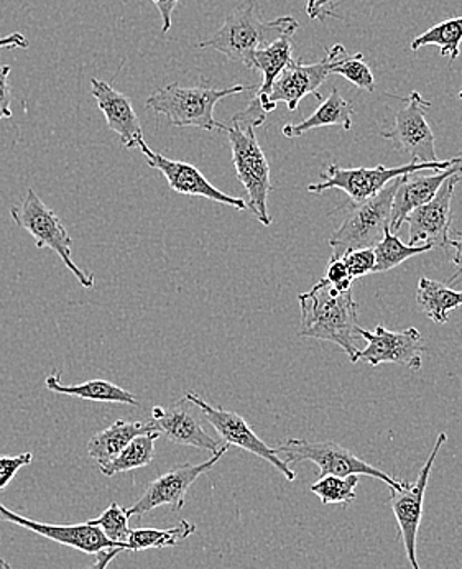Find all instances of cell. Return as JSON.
Here are the masks:
<instances>
[{"instance_id": "obj_41", "label": "cell", "mask_w": 462, "mask_h": 569, "mask_svg": "<svg viewBox=\"0 0 462 569\" xmlns=\"http://www.w3.org/2000/svg\"><path fill=\"white\" fill-rule=\"evenodd\" d=\"M450 247L454 249L453 263L458 267L456 276L451 279V283H453L458 279H462V232L456 239H451Z\"/></svg>"}, {"instance_id": "obj_4", "label": "cell", "mask_w": 462, "mask_h": 569, "mask_svg": "<svg viewBox=\"0 0 462 569\" xmlns=\"http://www.w3.org/2000/svg\"><path fill=\"white\" fill-rule=\"evenodd\" d=\"M10 216H12L17 228L23 229L36 239L37 249L48 247L53 250L60 257L61 262L68 267V270L77 277L81 287H94V276L91 272H84L73 260V239H71L70 232L64 228L57 212L40 200L33 188L27 190L22 203L10 208Z\"/></svg>"}, {"instance_id": "obj_16", "label": "cell", "mask_w": 462, "mask_h": 569, "mask_svg": "<svg viewBox=\"0 0 462 569\" xmlns=\"http://www.w3.org/2000/svg\"><path fill=\"white\" fill-rule=\"evenodd\" d=\"M139 149L142 150L149 167L159 170L169 181L171 190L177 191L178 194L207 198V200L215 201L219 204L232 206L239 211L248 209V203L242 198L231 197V194L222 193L221 190L212 187L194 164L167 159L162 153L153 152L145 142Z\"/></svg>"}, {"instance_id": "obj_6", "label": "cell", "mask_w": 462, "mask_h": 569, "mask_svg": "<svg viewBox=\"0 0 462 569\" xmlns=\"http://www.w3.org/2000/svg\"><path fill=\"white\" fill-rule=\"evenodd\" d=\"M403 177L386 184L371 200L352 206L342 224L330 238L333 259L359 249H374L382 241L383 232L390 228V212L396 188Z\"/></svg>"}, {"instance_id": "obj_10", "label": "cell", "mask_w": 462, "mask_h": 569, "mask_svg": "<svg viewBox=\"0 0 462 569\" xmlns=\"http://www.w3.org/2000/svg\"><path fill=\"white\" fill-rule=\"evenodd\" d=\"M228 451L229 447L224 445L218 452L212 455L211 459L201 462V465L184 462V465L174 466L170 471L163 472L162 476L153 479L149 488L143 492V496L130 509H127V516L142 517L162 506H170L174 512L183 509L184 502H187V493L191 486L204 472L211 471Z\"/></svg>"}, {"instance_id": "obj_31", "label": "cell", "mask_w": 462, "mask_h": 569, "mask_svg": "<svg viewBox=\"0 0 462 569\" xmlns=\"http://www.w3.org/2000/svg\"><path fill=\"white\" fill-rule=\"evenodd\" d=\"M359 486V476H348V478H338V476H323L311 486V492L324 503V506L349 507L354 502L355 490Z\"/></svg>"}, {"instance_id": "obj_26", "label": "cell", "mask_w": 462, "mask_h": 569, "mask_svg": "<svg viewBox=\"0 0 462 569\" xmlns=\"http://www.w3.org/2000/svg\"><path fill=\"white\" fill-rule=\"evenodd\" d=\"M162 437L160 431L153 433L140 435L133 438L129 445L114 459L99 466L102 475L112 478L121 472L133 471V469L145 468L155 458V441Z\"/></svg>"}, {"instance_id": "obj_35", "label": "cell", "mask_w": 462, "mask_h": 569, "mask_svg": "<svg viewBox=\"0 0 462 569\" xmlns=\"http://www.w3.org/2000/svg\"><path fill=\"white\" fill-rule=\"evenodd\" d=\"M323 279L328 283L333 284L334 288H338L339 291H351L352 283H354V279H352L341 257L328 263L327 273H324Z\"/></svg>"}, {"instance_id": "obj_42", "label": "cell", "mask_w": 462, "mask_h": 569, "mask_svg": "<svg viewBox=\"0 0 462 569\" xmlns=\"http://www.w3.org/2000/svg\"><path fill=\"white\" fill-rule=\"evenodd\" d=\"M0 569H13L10 567L9 561L3 560V558H0Z\"/></svg>"}, {"instance_id": "obj_14", "label": "cell", "mask_w": 462, "mask_h": 569, "mask_svg": "<svg viewBox=\"0 0 462 569\" xmlns=\"http://www.w3.org/2000/svg\"><path fill=\"white\" fill-rule=\"evenodd\" d=\"M358 335L368 342V348L361 349L359 361H368L372 367L405 366L413 372H419L423 366V338L416 328L389 331L385 326L378 325L375 331H368L359 326Z\"/></svg>"}, {"instance_id": "obj_37", "label": "cell", "mask_w": 462, "mask_h": 569, "mask_svg": "<svg viewBox=\"0 0 462 569\" xmlns=\"http://www.w3.org/2000/svg\"><path fill=\"white\" fill-rule=\"evenodd\" d=\"M12 68L9 64L0 67V119H10L12 112V92H10L9 77Z\"/></svg>"}, {"instance_id": "obj_19", "label": "cell", "mask_w": 462, "mask_h": 569, "mask_svg": "<svg viewBox=\"0 0 462 569\" xmlns=\"http://www.w3.org/2000/svg\"><path fill=\"white\" fill-rule=\"evenodd\" d=\"M152 420L155 421L160 433H165L171 443L207 449L212 455L222 448L218 440L207 433L201 421L181 406V402L170 408H153Z\"/></svg>"}, {"instance_id": "obj_9", "label": "cell", "mask_w": 462, "mask_h": 569, "mask_svg": "<svg viewBox=\"0 0 462 569\" xmlns=\"http://www.w3.org/2000/svg\"><path fill=\"white\" fill-rule=\"evenodd\" d=\"M184 402L200 408L204 420L214 428L215 433L221 437L224 445L244 449L257 458L263 459V461L272 465L277 471L282 472L287 481L292 482L297 479V472L290 468V462H287L280 456L279 449L270 448L269 445L263 443L241 415L224 410L221 407H212L207 400L201 399L198 393L193 392H188L184 396Z\"/></svg>"}, {"instance_id": "obj_32", "label": "cell", "mask_w": 462, "mask_h": 569, "mask_svg": "<svg viewBox=\"0 0 462 569\" xmlns=\"http://www.w3.org/2000/svg\"><path fill=\"white\" fill-rule=\"evenodd\" d=\"M129 519L127 510L122 509L119 503L112 502L98 519L89 520V523L101 529L109 540L121 545L125 550L127 537L130 533Z\"/></svg>"}, {"instance_id": "obj_15", "label": "cell", "mask_w": 462, "mask_h": 569, "mask_svg": "<svg viewBox=\"0 0 462 569\" xmlns=\"http://www.w3.org/2000/svg\"><path fill=\"white\" fill-rule=\"evenodd\" d=\"M460 181L462 171L451 174L426 204L410 212L405 221L410 226L409 246L450 247L451 204Z\"/></svg>"}, {"instance_id": "obj_24", "label": "cell", "mask_w": 462, "mask_h": 569, "mask_svg": "<svg viewBox=\"0 0 462 569\" xmlns=\"http://www.w3.org/2000/svg\"><path fill=\"white\" fill-rule=\"evenodd\" d=\"M292 39L293 37H282V39L275 40L253 53L252 70L262 73V82L257 86L253 98H265L280 73L292 63Z\"/></svg>"}, {"instance_id": "obj_44", "label": "cell", "mask_w": 462, "mask_h": 569, "mask_svg": "<svg viewBox=\"0 0 462 569\" xmlns=\"http://www.w3.org/2000/svg\"><path fill=\"white\" fill-rule=\"evenodd\" d=\"M462 153V152H461Z\"/></svg>"}, {"instance_id": "obj_33", "label": "cell", "mask_w": 462, "mask_h": 569, "mask_svg": "<svg viewBox=\"0 0 462 569\" xmlns=\"http://www.w3.org/2000/svg\"><path fill=\"white\" fill-rule=\"evenodd\" d=\"M341 259L344 260L345 267H348L349 273L354 280L374 273V249L351 250V252L344 253Z\"/></svg>"}, {"instance_id": "obj_38", "label": "cell", "mask_w": 462, "mask_h": 569, "mask_svg": "<svg viewBox=\"0 0 462 569\" xmlns=\"http://www.w3.org/2000/svg\"><path fill=\"white\" fill-rule=\"evenodd\" d=\"M153 6L159 9L160 16H162V32H170L171 22H173V12L177 9L178 0H149Z\"/></svg>"}, {"instance_id": "obj_23", "label": "cell", "mask_w": 462, "mask_h": 569, "mask_svg": "<svg viewBox=\"0 0 462 569\" xmlns=\"http://www.w3.org/2000/svg\"><path fill=\"white\" fill-rule=\"evenodd\" d=\"M352 114H354V108L351 102L342 98L338 88H333L330 98L323 101V104L310 118L300 123H287L282 132L289 139H297V137L303 136L310 130L320 129V127H342V129L349 130L352 127Z\"/></svg>"}, {"instance_id": "obj_13", "label": "cell", "mask_w": 462, "mask_h": 569, "mask_svg": "<svg viewBox=\"0 0 462 569\" xmlns=\"http://www.w3.org/2000/svg\"><path fill=\"white\" fill-rule=\"evenodd\" d=\"M333 68V57L327 50V57L318 63L303 64L300 60H293L273 82L272 89L265 98L257 99L262 106L263 112L270 114L275 111L277 104L283 102L289 111H297L298 104L304 96H314L323 101L320 88L328 80Z\"/></svg>"}, {"instance_id": "obj_12", "label": "cell", "mask_w": 462, "mask_h": 569, "mask_svg": "<svg viewBox=\"0 0 462 569\" xmlns=\"http://www.w3.org/2000/svg\"><path fill=\"white\" fill-rule=\"evenodd\" d=\"M446 433H440L433 451L428 456L426 462L420 469L419 478L415 485L406 486L402 492L392 490L390 496V506H392L393 516L399 523L400 537H402L403 547H405L406 560L412 569H421L419 555H416V541H419V530L421 519H423L424 496H426L428 481H430L431 471H433L434 461L438 452L446 443Z\"/></svg>"}, {"instance_id": "obj_40", "label": "cell", "mask_w": 462, "mask_h": 569, "mask_svg": "<svg viewBox=\"0 0 462 569\" xmlns=\"http://www.w3.org/2000/svg\"><path fill=\"white\" fill-rule=\"evenodd\" d=\"M122 551H125L124 548H112V550L101 551V553H98L94 563L89 565L84 569H108L111 561L116 560V557H119Z\"/></svg>"}, {"instance_id": "obj_8", "label": "cell", "mask_w": 462, "mask_h": 569, "mask_svg": "<svg viewBox=\"0 0 462 569\" xmlns=\"http://www.w3.org/2000/svg\"><path fill=\"white\" fill-rule=\"evenodd\" d=\"M277 449H279L280 455L285 456L287 462H314L320 468V478H323V476H338V478L369 476V478L385 482L390 489L396 490V492H402L409 486L403 479L392 478L382 469L369 465L364 459L358 458L354 452L339 447L333 441L311 443V441L290 438L282 447Z\"/></svg>"}, {"instance_id": "obj_36", "label": "cell", "mask_w": 462, "mask_h": 569, "mask_svg": "<svg viewBox=\"0 0 462 569\" xmlns=\"http://www.w3.org/2000/svg\"><path fill=\"white\" fill-rule=\"evenodd\" d=\"M342 0H308L307 13L311 20H318V22H324V20L341 19L338 16L337 9L341 6Z\"/></svg>"}, {"instance_id": "obj_27", "label": "cell", "mask_w": 462, "mask_h": 569, "mask_svg": "<svg viewBox=\"0 0 462 569\" xmlns=\"http://www.w3.org/2000/svg\"><path fill=\"white\" fill-rule=\"evenodd\" d=\"M197 531V526L190 520H181L180 526L171 529H135L130 530L125 541V550L145 551L150 548L177 547Z\"/></svg>"}, {"instance_id": "obj_1", "label": "cell", "mask_w": 462, "mask_h": 569, "mask_svg": "<svg viewBox=\"0 0 462 569\" xmlns=\"http://www.w3.org/2000/svg\"><path fill=\"white\" fill-rule=\"evenodd\" d=\"M301 308L300 336L321 339L338 345L358 365L361 349L358 348V301L352 291H339L321 279L307 293L298 295Z\"/></svg>"}, {"instance_id": "obj_18", "label": "cell", "mask_w": 462, "mask_h": 569, "mask_svg": "<svg viewBox=\"0 0 462 569\" xmlns=\"http://www.w3.org/2000/svg\"><path fill=\"white\" fill-rule=\"evenodd\" d=\"M91 96L104 114L109 129L118 133L125 149H139L143 140L142 126L129 96L112 88L109 82L91 78Z\"/></svg>"}, {"instance_id": "obj_11", "label": "cell", "mask_w": 462, "mask_h": 569, "mask_svg": "<svg viewBox=\"0 0 462 569\" xmlns=\"http://www.w3.org/2000/svg\"><path fill=\"white\" fill-rule=\"evenodd\" d=\"M405 101V108L395 114L393 127L380 133L383 139L392 140L395 149L409 157L410 162H438L433 130L426 121L430 102L424 101L419 91H413Z\"/></svg>"}, {"instance_id": "obj_30", "label": "cell", "mask_w": 462, "mask_h": 569, "mask_svg": "<svg viewBox=\"0 0 462 569\" xmlns=\"http://www.w3.org/2000/svg\"><path fill=\"white\" fill-rule=\"evenodd\" d=\"M328 51L333 57L331 74H339L364 91H375L374 74H372L371 68L364 63V54H349L342 44H334L333 48H328Z\"/></svg>"}, {"instance_id": "obj_22", "label": "cell", "mask_w": 462, "mask_h": 569, "mask_svg": "<svg viewBox=\"0 0 462 569\" xmlns=\"http://www.w3.org/2000/svg\"><path fill=\"white\" fill-rule=\"evenodd\" d=\"M44 387L50 392L78 397V399L88 400V402L140 406L139 399L133 393H130L129 390L102 379L88 380V382L77 383V386H64V383L60 382V372H51L44 379Z\"/></svg>"}, {"instance_id": "obj_29", "label": "cell", "mask_w": 462, "mask_h": 569, "mask_svg": "<svg viewBox=\"0 0 462 569\" xmlns=\"http://www.w3.org/2000/svg\"><path fill=\"white\" fill-rule=\"evenodd\" d=\"M434 249L431 244L409 246L400 241L399 236L393 234L390 228L383 232L382 241L374 247L375 267L374 273L389 272L395 267L402 266L409 259Z\"/></svg>"}, {"instance_id": "obj_20", "label": "cell", "mask_w": 462, "mask_h": 569, "mask_svg": "<svg viewBox=\"0 0 462 569\" xmlns=\"http://www.w3.org/2000/svg\"><path fill=\"white\" fill-rule=\"evenodd\" d=\"M462 171L461 163L453 164L446 170L438 171L431 177L410 178V174L402 178L395 197L392 201V212H390V231L395 234L400 231L403 222L409 218L410 212L415 211L420 206L426 204L440 190L441 184L451 177V174Z\"/></svg>"}, {"instance_id": "obj_39", "label": "cell", "mask_w": 462, "mask_h": 569, "mask_svg": "<svg viewBox=\"0 0 462 569\" xmlns=\"http://www.w3.org/2000/svg\"><path fill=\"white\" fill-rule=\"evenodd\" d=\"M29 40L22 33L13 32L10 36L0 39V50H27L29 48Z\"/></svg>"}, {"instance_id": "obj_17", "label": "cell", "mask_w": 462, "mask_h": 569, "mask_svg": "<svg viewBox=\"0 0 462 569\" xmlns=\"http://www.w3.org/2000/svg\"><path fill=\"white\" fill-rule=\"evenodd\" d=\"M0 520L22 527L26 530L36 531L40 537L88 555H98L104 550H112V548H122L121 545L109 540L101 529L91 526L89 522L80 523V526H50V523L37 522V520L19 516V513L6 509L2 503H0Z\"/></svg>"}, {"instance_id": "obj_34", "label": "cell", "mask_w": 462, "mask_h": 569, "mask_svg": "<svg viewBox=\"0 0 462 569\" xmlns=\"http://www.w3.org/2000/svg\"><path fill=\"white\" fill-rule=\"evenodd\" d=\"M32 452L17 456H0V490L6 489L16 478L17 472L32 465Z\"/></svg>"}, {"instance_id": "obj_43", "label": "cell", "mask_w": 462, "mask_h": 569, "mask_svg": "<svg viewBox=\"0 0 462 569\" xmlns=\"http://www.w3.org/2000/svg\"><path fill=\"white\" fill-rule=\"evenodd\" d=\"M458 96H460V99H462V91H460V94H458Z\"/></svg>"}, {"instance_id": "obj_28", "label": "cell", "mask_w": 462, "mask_h": 569, "mask_svg": "<svg viewBox=\"0 0 462 569\" xmlns=\"http://www.w3.org/2000/svg\"><path fill=\"white\" fill-rule=\"evenodd\" d=\"M462 43V17L444 20L438 26L431 27L426 32L421 33L410 44V50L419 51L420 48L434 47L441 48V54L450 58V63H454L460 57Z\"/></svg>"}, {"instance_id": "obj_25", "label": "cell", "mask_w": 462, "mask_h": 569, "mask_svg": "<svg viewBox=\"0 0 462 569\" xmlns=\"http://www.w3.org/2000/svg\"><path fill=\"white\" fill-rule=\"evenodd\" d=\"M416 303L431 321L444 325L450 321L451 311L462 307V290L423 277L416 288Z\"/></svg>"}, {"instance_id": "obj_21", "label": "cell", "mask_w": 462, "mask_h": 569, "mask_svg": "<svg viewBox=\"0 0 462 569\" xmlns=\"http://www.w3.org/2000/svg\"><path fill=\"white\" fill-rule=\"evenodd\" d=\"M153 431H159V428H157L152 418L147 421L118 420L104 430L98 431L88 441V448L86 449H88L89 458L94 459L99 466H102L114 459L133 438L140 437V435L153 433Z\"/></svg>"}, {"instance_id": "obj_7", "label": "cell", "mask_w": 462, "mask_h": 569, "mask_svg": "<svg viewBox=\"0 0 462 569\" xmlns=\"http://www.w3.org/2000/svg\"><path fill=\"white\" fill-rule=\"evenodd\" d=\"M232 150V163L239 180L249 193L248 208L263 226L272 224L269 214V194L272 193L270 164L255 137V127L232 122L225 129Z\"/></svg>"}, {"instance_id": "obj_3", "label": "cell", "mask_w": 462, "mask_h": 569, "mask_svg": "<svg viewBox=\"0 0 462 569\" xmlns=\"http://www.w3.org/2000/svg\"><path fill=\"white\" fill-rule=\"evenodd\" d=\"M255 86L235 84L231 88H183L178 82H171L165 88L157 89L149 99L145 108L159 112L169 119L173 127H198V129L225 130L228 126L214 119V108L219 101L229 96L253 89Z\"/></svg>"}, {"instance_id": "obj_5", "label": "cell", "mask_w": 462, "mask_h": 569, "mask_svg": "<svg viewBox=\"0 0 462 569\" xmlns=\"http://www.w3.org/2000/svg\"><path fill=\"white\" fill-rule=\"evenodd\" d=\"M462 163V157H454L444 162L420 163L410 162L402 167H383L379 164L375 168H341L338 164H331L324 173H321V181L317 184H310V193H324V191L338 190L344 191L352 203L358 204L362 201L371 200L372 197L382 191L386 184L395 181L396 178L406 177V174L420 173L424 170L443 171L453 164Z\"/></svg>"}, {"instance_id": "obj_2", "label": "cell", "mask_w": 462, "mask_h": 569, "mask_svg": "<svg viewBox=\"0 0 462 569\" xmlns=\"http://www.w3.org/2000/svg\"><path fill=\"white\" fill-rule=\"evenodd\" d=\"M293 17L265 20L260 16L255 0H245L234 12L225 17L221 29L211 39L201 41L198 48H212L228 60L251 68L253 53L282 37H293L298 30Z\"/></svg>"}]
</instances>
